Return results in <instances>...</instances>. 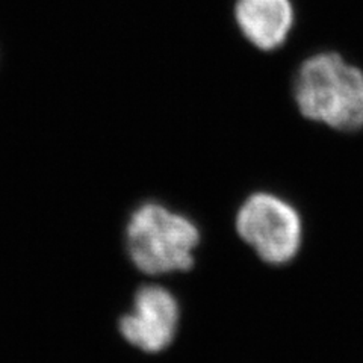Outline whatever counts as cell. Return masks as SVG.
Returning <instances> with one entry per match:
<instances>
[{
    "mask_svg": "<svg viewBox=\"0 0 363 363\" xmlns=\"http://www.w3.org/2000/svg\"><path fill=\"white\" fill-rule=\"evenodd\" d=\"M292 93L304 118L345 133L363 129V70L340 53L318 52L306 58Z\"/></svg>",
    "mask_w": 363,
    "mask_h": 363,
    "instance_id": "6da1fadb",
    "label": "cell"
},
{
    "mask_svg": "<svg viewBox=\"0 0 363 363\" xmlns=\"http://www.w3.org/2000/svg\"><path fill=\"white\" fill-rule=\"evenodd\" d=\"M200 240L194 221L157 201L133 209L124 232L132 264L149 276L189 271L196 264Z\"/></svg>",
    "mask_w": 363,
    "mask_h": 363,
    "instance_id": "7a4b0ae2",
    "label": "cell"
},
{
    "mask_svg": "<svg viewBox=\"0 0 363 363\" xmlns=\"http://www.w3.org/2000/svg\"><path fill=\"white\" fill-rule=\"evenodd\" d=\"M241 240L269 265H286L303 244V221L295 206L272 192L248 196L236 213Z\"/></svg>",
    "mask_w": 363,
    "mask_h": 363,
    "instance_id": "3957f363",
    "label": "cell"
},
{
    "mask_svg": "<svg viewBox=\"0 0 363 363\" xmlns=\"http://www.w3.org/2000/svg\"><path fill=\"white\" fill-rule=\"evenodd\" d=\"M180 324V304L172 291L144 285L133 295L132 309L120 318L118 330L130 345L144 353L165 351Z\"/></svg>",
    "mask_w": 363,
    "mask_h": 363,
    "instance_id": "277c9868",
    "label": "cell"
},
{
    "mask_svg": "<svg viewBox=\"0 0 363 363\" xmlns=\"http://www.w3.org/2000/svg\"><path fill=\"white\" fill-rule=\"evenodd\" d=\"M235 21L250 44L271 52L289 38L295 11L291 0H236Z\"/></svg>",
    "mask_w": 363,
    "mask_h": 363,
    "instance_id": "5b68a950",
    "label": "cell"
}]
</instances>
